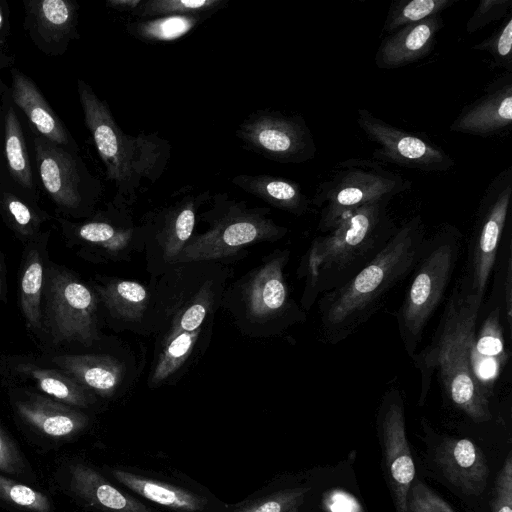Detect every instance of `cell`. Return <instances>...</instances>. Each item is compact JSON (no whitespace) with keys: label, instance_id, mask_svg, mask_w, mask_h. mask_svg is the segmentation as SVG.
Masks as SVG:
<instances>
[{"label":"cell","instance_id":"7c38bea8","mask_svg":"<svg viewBox=\"0 0 512 512\" xmlns=\"http://www.w3.org/2000/svg\"><path fill=\"white\" fill-rule=\"evenodd\" d=\"M54 219L65 246L85 261H126L134 252L143 251V226L133 223L126 204L116 197L88 218L71 220L57 215Z\"/></svg>","mask_w":512,"mask_h":512},{"label":"cell","instance_id":"f546056e","mask_svg":"<svg viewBox=\"0 0 512 512\" xmlns=\"http://www.w3.org/2000/svg\"><path fill=\"white\" fill-rule=\"evenodd\" d=\"M443 26L444 21L437 14L398 29L380 43L375 65L380 69H396L426 57L433 50Z\"/></svg>","mask_w":512,"mask_h":512},{"label":"cell","instance_id":"cb8c5ba5","mask_svg":"<svg viewBox=\"0 0 512 512\" xmlns=\"http://www.w3.org/2000/svg\"><path fill=\"white\" fill-rule=\"evenodd\" d=\"M23 28L35 47L46 56L66 53L79 40V5L73 0H22Z\"/></svg>","mask_w":512,"mask_h":512},{"label":"cell","instance_id":"5b68a950","mask_svg":"<svg viewBox=\"0 0 512 512\" xmlns=\"http://www.w3.org/2000/svg\"><path fill=\"white\" fill-rule=\"evenodd\" d=\"M76 85L84 123L105 166L106 177L115 185L116 198L132 203L144 184L155 183L163 174L171 146L156 134H126L107 102L86 81L77 79Z\"/></svg>","mask_w":512,"mask_h":512},{"label":"cell","instance_id":"7dc6e473","mask_svg":"<svg viewBox=\"0 0 512 512\" xmlns=\"http://www.w3.org/2000/svg\"><path fill=\"white\" fill-rule=\"evenodd\" d=\"M7 270L5 259L0 247V309L7 303Z\"/></svg>","mask_w":512,"mask_h":512},{"label":"cell","instance_id":"30bf717a","mask_svg":"<svg viewBox=\"0 0 512 512\" xmlns=\"http://www.w3.org/2000/svg\"><path fill=\"white\" fill-rule=\"evenodd\" d=\"M412 182L386 169L381 162L349 158L337 163L316 188L311 204L320 211L317 229L330 231L353 210L380 200H392Z\"/></svg>","mask_w":512,"mask_h":512},{"label":"cell","instance_id":"44dd1931","mask_svg":"<svg viewBox=\"0 0 512 512\" xmlns=\"http://www.w3.org/2000/svg\"><path fill=\"white\" fill-rule=\"evenodd\" d=\"M0 378L7 385L33 389L72 407L92 411L100 398L62 371L43 363L38 355L0 356Z\"/></svg>","mask_w":512,"mask_h":512},{"label":"cell","instance_id":"4fadbf2b","mask_svg":"<svg viewBox=\"0 0 512 512\" xmlns=\"http://www.w3.org/2000/svg\"><path fill=\"white\" fill-rule=\"evenodd\" d=\"M102 470L113 482L163 512L231 510V504L181 472L120 464L105 465Z\"/></svg>","mask_w":512,"mask_h":512},{"label":"cell","instance_id":"ba28073f","mask_svg":"<svg viewBox=\"0 0 512 512\" xmlns=\"http://www.w3.org/2000/svg\"><path fill=\"white\" fill-rule=\"evenodd\" d=\"M462 239L460 230L450 223L440 224L432 235L426 236L396 313L399 335L411 359L445 297L459 260Z\"/></svg>","mask_w":512,"mask_h":512},{"label":"cell","instance_id":"83f0119b","mask_svg":"<svg viewBox=\"0 0 512 512\" xmlns=\"http://www.w3.org/2000/svg\"><path fill=\"white\" fill-rule=\"evenodd\" d=\"M10 74L11 100L26 117L31 132L56 145L80 152L74 137L33 79L16 67L10 69Z\"/></svg>","mask_w":512,"mask_h":512},{"label":"cell","instance_id":"681fc988","mask_svg":"<svg viewBox=\"0 0 512 512\" xmlns=\"http://www.w3.org/2000/svg\"><path fill=\"white\" fill-rule=\"evenodd\" d=\"M3 144H4V110H3L1 94H0V163L2 160V154H3Z\"/></svg>","mask_w":512,"mask_h":512},{"label":"cell","instance_id":"d590c367","mask_svg":"<svg viewBox=\"0 0 512 512\" xmlns=\"http://www.w3.org/2000/svg\"><path fill=\"white\" fill-rule=\"evenodd\" d=\"M228 2L229 0H143L131 14L141 19L170 15L212 16Z\"/></svg>","mask_w":512,"mask_h":512},{"label":"cell","instance_id":"d6986e66","mask_svg":"<svg viewBox=\"0 0 512 512\" xmlns=\"http://www.w3.org/2000/svg\"><path fill=\"white\" fill-rule=\"evenodd\" d=\"M38 358L62 371L100 399H114L124 393L136 374L130 356L108 352L75 354L46 350Z\"/></svg>","mask_w":512,"mask_h":512},{"label":"cell","instance_id":"6da1fadb","mask_svg":"<svg viewBox=\"0 0 512 512\" xmlns=\"http://www.w3.org/2000/svg\"><path fill=\"white\" fill-rule=\"evenodd\" d=\"M231 277L228 264L189 262L151 278L150 335L154 343L148 388L176 384L203 358Z\"/></svg>","mask_w":512,"mask_h":512},{"label":"cell","instance_id":"ab89813d","mask_svg":"<svg viewBox=\"0 0 512 512\" xmlns=\"http://www.w3.org/2000/svg\"><path fill=\"white\" fill-rule=\"evenodd\" d=\"M472 49L488 52L495 65L512 73V17L509 16L496 31Z\"/></svg>","mask_w":512,"mask_h":512},{"label":"cell","instance_id":"2e32d148","mask_svg":"<svg viewBox=\"0 0 512 512\" xmlns=\"http://www.w3.org/2000/svg\"><path fill=\"white\" fill-rule=\"evenodd\" d=\"M210 199L208 192L187 194L157 211L143 226L146 269L157 278L175 264L193 233L200 207Z\"/></svg>","mask_w":512,"mask_h":512},{"label":"cell","instance_id":"ffe728a7","mask_svg":"<svg viewBox=\"0 0 512 512\" xmlns=\"http://www.w3.org/2000/svg\"><path fill=\"white\" fill-rule=\"evenodd\" d=\"M8 388V399L16 419L41 438L63 442L85 432L91 424L87 411L64 404L33 389Z\"/></svg>","mask_w":512,"mask_h":512},{"label":"cell","instance_id":"8992f818","mask_svg":"<svg viewBox=\"0 0 512 512\" xmlns=\"http://www.w3.org/2000/svg\"><path fill=\"white\" fill-rule=\"evenodd\" d=\"M289 249H276L226 286L221 302L242 335L269 338L306 321V312L292 297L285 277Z\"/></svg>","mask_w":512,"mask_h":512},{"label":"cell","instance_id":"9c48e42d","mask_svg":"<svg viewBox=\"0 0 512 512\" xmlns=\"http://www.w3.org/2000/svg\"><path fill=\"white\" fill-rule=\"evenodd\" d=\"M43 343L50 348L101 341L103 323L97 295L79 274L49 260L43 290Z\"/></svg>","mask_w":512,"mask_h":512},{"label":"cell","instance_id":"74e56055","mask_svg":"<svg viewBox=\"0 0 512 512\" xmlns=\"http://www.w3.org/2000/svg\"><path fill=\"white\" fill-rule=\"evenodd\" d=\"M0 503L18 512H53L46 494L1 473Z\"/></svg>","mask_w":512,"mask_h":512},{"label":"cell","instance_id":"1f68e13d","mask_svg":"<svg viewBox=\"0 0 512 512\" xmlns=\"http://www.w3.org/2000/svg\"><path fill=\"white\" fill-rule=\"evenodd\" d=\"M232 183L270 206L297 217L305 215L311 204L301 186L290 179L267 174H240L232 179Z\"/></svg>","mask_w":512,"mask_h":512},{"label":"cell","instance_id":"60d3db41","mask_svg":"<svg viewBox=\"0 0 512 512\" xmlns=\"http://www.w3.org/2000/svg\"><path fill=\"white\" fill-rule=\"evenodd\" d=\"M512 0H482L466 23V32L475 33L490 23L504 18L511 10Z\"/></svg>","mask_w":512,"mask_h":512},{"label":"cell","instance_id":"277c9868","mask_svg":"<svg viewBox=\"0 0 512 512\" xmlns=\"http://www.w3.org/2000/svg\"><path fill=\"white\" fill-rule=\"evenodd\" d=\"M389 202L365 204L312 240L297 269L304 282L300 305L305 312L323 294L351 279L388 243L398 227Z\"/></svg>","mask_w":512,"mask_h":512},{"label":"cell","instance_id":"bcb514c9","mask_svg":"<svg viewBox=\"0 0 512 512\" xmlns=\"http://www.w3.org/2000/svg\"><path fill=\"white\" fill-rule=\"evenodd\" d=\"M325 505L330 512H361V507L351 495L335 490L326 497Z\"/></svg>","mask_w":512,"mask_h":512},{"label":"cell","instance_id":"7402d4cb","mask_svg":"<svg viewBox=\"0 0 512 512\" xmlns=\"http://www.w3.org/2000/svg\"><path fill=\"white\" fill-rule=\"evenodd\" d=\"M103 322L116 332L150 335L153 284L115 276L94 275L90 279Z\"/></svg>","mask_w":512,"mask_h":512},{"label":"cell","instance_id":"4316f807","mask_svg":"<svg viewBox=\"0 0 512 512\" xmlns=\"http://www.w3.org/2000/svg\"><path fill=\"white\" fill-rule=\"evenodd\" d=\"M484 92L461 110L450 125V132L488 137L511 126L512 73L495 79Z\"/></svg>","mask_w":512,"mask_h":512},{"label":"cell","instance_id":"b9f144b4","mask_svg":"<svg viewBox=\"0 0 512 512\" xmlns=\"http://www.w3.org/2000/svg\"><path fill=\"white\" fill-rule=\"evenodd\" d=\"M407 504L408 512H455L448 503L421 481L411 485Z\"/></svg>","mask_w":512,"mask_h":512},{"label":"cell","instance_id":"7a4b0ae2","mask_svg":"<svg viewBox=\"0 0 512 512\" xmlns=\"http://www.w3.org/2000/svg\"><path fill=\"white\" fill-rule=\"evenodd\" d=\"M415 215L398 226L384 248L357 274L317 300L321 338L338 344L354 334L412 273L426 239Z\"/></svg>","mask_w":512,"mask_h":512},{"label":"cell","instance_id":"8d00e7d4","mask_svg":"<svg viewBox=\"0 0 512 512\" xmlns=\"http://www.w3.org/2000/svg\"><path fill=\"white\" fill-rule=\"evenodd\" d=\"M458 0H400L394 2L384 21L383 30L392 34L398 29L420 22L451 7Z\"/></svg>","mask_w":512,"mask_h":512},{"label":"cell","instance_id":"5bb4252c","mask_svg":"<svg viewBox=\"0 0 512 512\" xmlns=\"http://www.w3.org/2000/svg\"><path fill=\"white\" fill-rule=\"evenodd\" d=\"M512 198V167L493 177L478 205L468 244L466 271L461 280L484 297L495 266Z\"/></svg>","mask_w":512,"mask_h":512},{"label":"cell","instance_id":"836d02e7","mask_svg":"<svg viewBox=\"0 0 512 512\" xmlns=\"http://www.w3.org/2000/svg\"><path fill=\"white\" fill-rule=\"evenodd\" d=\"M310 488L273 480L245 499L231 504L230 512H300Z\"/></svg>","mask_w":512,"mask_h":512},{"label":"cell","instance_id":"484cf974","mask_svg":"<svg viewBox=\"0 0 512 512\" xmlns=\"http://www.w3.org/2000/svg\"><path fill=\"white\" fill-rule=\"evenodd\" d=\"M51 229L23 245L18 272V304L28 332L43 343V290Z\"/></svg>","mask_w":512,"mask_h":512},{"label":"cell","instance_id":"d6a6232c","mask_svg":"<svg viewBox=\"0 0 512 512\" xmlns=\"http://www.w3.org/2000/svg\"><path fill=\"white\" fill-rule=\"evenodd\" d=\"M0 217L22 245L41 234L43 226L54 219L39 202L1 182Z\"/></svg>","mask_w":512,"mask_h":512},{"label":"cell","instance_id":"f1b7e54d","mask_svg":"<svg viewBox=\"0 0 512 512\" xmlns=\"http://www.w3.org/2000/svg\"><path fill=\"white\" fill-rule=\"evenodd\" d=\"M443 475L466 495L479 496L486 488L489 469L479 447L467 438H446L435 450Z\"/></svg>","mask_w":512,"mask_h":512},{"label":"cell","instance_id":"52a82bcc","mask_svg":"<svg viewBox=\"0 0 512 512\" xmlns=\"http://www.w3.org/2000/svg\"><path fill=\"white\" fill-rule=\"evenodd\" d=\"M269 214V208L249 207L227 193L215 194L211 207L199 215L208 224L207 229L193 233L175 264L218 262L229 265L244 257L248 246L281 240L289 230Z\"/></svg>","mask_w":512,"mask_h":512},{"label":"cell","instance_id":"8fae6325","mask_svg":"<svg viewBox=\"0 0 512 512\" xmlns=\"http://www.w3.org/2000/svg\"><path fill=\"white\" fill-rule=\"evenodd\" d=\"M34 164L42 189L58 216L82 220L96 211L103 186L78 151L56 145L32 132Z\"/></svg>","mask_w":512,"mask_h":512},{"label":"cell","instance_id":"f35d334b","mask_svg":"<svg viewBox=\"0 0 512 512\" xmlns=\"http://www.w3.org/2000/svg\"><path fill=\"white\" fill-rule=\"evenodd\" d=\"M0 473L17 480L34 478L30 463L0 423Z\"/></svg>","mask_w":512,"mask_h":512},{"label":"cell","instance_id":"ee69618b","mask_svg":"<svg viewBox=\"0 0 512 512\" xmlns=\"http://www.w3.org/2000/svg\"><path fill=\"white\" fill-rule=\"evenodd\" d=\"M11 33L10 6L7 0H0V70L12 68L15 57L8 50Z\"/></svg>","mask_w":512,"mask_h":512},{"label":"cell","instance_id":"ac0fdd59","mask_svg":"<svg viewBox=\"0 0 512 512\" xmlns=\"http://www.w3.org/2000/svg\"><path fill=\"white\" fill-rule=\"evenodd\" d=\"M57 478L61 489L90 512H163L82 459L64 463Z\"/></svg>","mask_w":512,"mask_h":512},{"label":"cell","instance_id":"e575fe53","mask_svg":"<svg viewBox=\"0 0 512 512\" xmlns=\"http://www.w3.org/2000/svg\"><path fill=\"white\" fill-rule=\"evenodd\" d=\"M209 17L206 15H170L142 19L128 23L127 30L141 41L169 42L185 36Z\"/></svg>","mask_w":512,"mask_h":512},{"label":"cell","instance_id":"f6af8a7d","mask_svg":"<svg viewBox=\"0 0 512 512\" xmlns=\"http://www.w3.org/2000/svg\"><path fill=\"white\" fill-rule=\"evenodd\" d=\"M505 323L511 331L512 325V258H511V245L508 246L506 263L504 266V279H503V308Z\"/></svg>","mask_w":512,"mask_h":512},{"label":"cell","instance_id":"d4e9b609","mask_svg":"<svg viewBox=\"0 0 512 512\" xmlns=\"http://www.w3.org/2000/svg\"><path fill=\"white\" fill-rule=\"evenodd\" d=\"M4 110V144L0 163V182L39 202L38 178L29 154L25 128L13 104L9 87L0 79Z\"/></svg>","mask_w":512,"mask_h":512},{"label":"cell","instance_id":"7bdbcfd3","mask_svg":"<svg viewBox=\"0 0 512 512\" xmlns=\"http://www.w3.org/2000/svg\"><path fill=\"white\" fill-rule=\"evenodd\" d=\"M493 512H512V456H507L494 482Z\"/></svg>","mask_w":512,"mask_h":512},{"label":"cell","instance_id":"c3c4849f","mask_svg":"<svg viewBox=\"0 0 512 512\" xmlns=\"http://www.w3.org/2000/svg\"><path fill=\"white\" fill-rule=\"evenodd\" d=\"M142 2L143 0H108L106 1V6L114 10L132 13Z\"/></svg>","mask_w":512,"mask_h":512},{"label":"cell","instance_id":"e0dca14e","mask_svg":"<svg viewBox=\"0 0 512 512\" xmlns=\"http://www.w3.org/2000/svg\"><path fill=\"white\" fill-rule=\"evenodd\" d=\"M357 124L377 148L376 161L393 163L423 172H445L455 165L454 159L427 137L390 125L369 110H357Z\"/></svg>","mask_w":512,"mask_h":512},{"label":"cell","instance_id":"603a6c76","mask_svg":"<svg viewBox=\"0 0 512 512\" xmlns=\"http://www.w3.org/2000/svg\"><path fill=\"white\" fill-rule=\"evenodd\" d=\"M385 464L397 512H408V492L415 467L405 434L402 394L397 388L385 392L379 411Z\"/></svg>","mask_w":512,"mask_h":512},{"label":"cell","instance_id":"9a60e30c","mask_svg":"<svg viewBox=\"0 0 512 512\" xmlns=\"http://www.w3.org/2000/svg\"><path fill=\"white\" fill-rule=\"evenodd\" d=\"M237 137L251 151L279 163H303L316 155L313 134L300 115L258 110L238 127Z\"/></svg>","mask_w":512,"mask_h":512},{"label":"cell","instance_id":"3957f363","mask_svg":"<svg viewBox=\"0 0 512 512\" xmlns=\"http://www.w3.org/2000/svg\"><path fill=\"white\" fill-rule=\"evenodd\" d=\"M483 297L473 293L460 279L444 307L430 343L412 358L420 372L419 405L438 372L450 401L476 423L491 420L489 400L477 384L470 365Z\"/></svg>","mask_w":512,"mask_h":512},{"label":"cell","instance_id":"4dcf8cb0","mask_svg":"<svg viewBox=\"0 0 512 512\" xmlns=\"http://www.w3.org/2000/svg\"><path fill=\"white\" fill-rule=\"evenodd\" d=\"M502 307L495 306L476 332L470 354L474 378L488 397L507 358L501 326Z\"/></svg>","mask_w":512,"mask_h":512}]
</instances>
